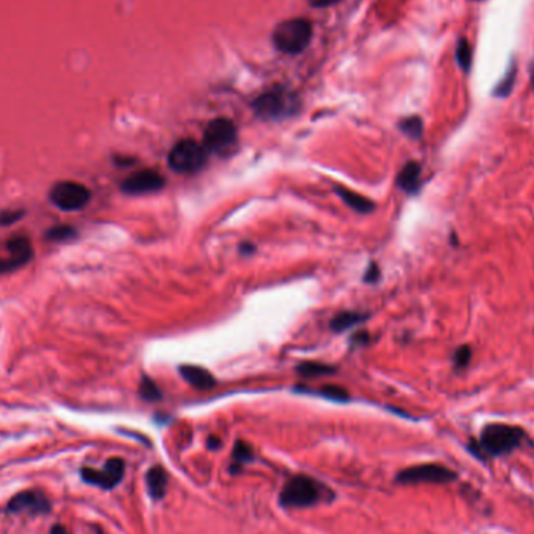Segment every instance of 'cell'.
Instances as JSON below:
<instances>
[{"label":"cell","instance_id":"obj_1","mask_svg":"<svg viewBox=\"0 0 534 534\" xmlns=\"http://www.w3.org/2000/svg\"><path fill=\"white\" fill-rule=\"evenodd\" d=\"M525 431L520 427L508 423H489L483 428L480 440L472 442L469 450L478 458H492L508 455L522 445Z\"/></svg>","mask_w":534,"mask_h":534},{"label":"cell","instance_id":"obj_2","mask_svg":"<svg viewBox=\"0 0 534 534\" xmlns=\"http://www.w3.org/2000/svg\"><path fill=\"white\" fill-rule=\"evenodd\" d=\"M335 499V492L327 484L308 475H294L280 492V505L287 509L310 508Z\"/></svg>","mask_w":534,"mask_h":534},{"label":"cell","instance_id":"obj_3","mask_svg":"<svg viewBox=\"0 0 534 534\" xmlns=\"http://www.w3.org/2000/svg\"><path fill=\"white\" fill-rule=\"evenodd\" d=\"M312 38V26L308 19L296 17V19L283 21L274 30L272 41L280 52L297 55L303 52Z\"/></svg>","mask_w":534,"mask_h":534},{"label":"cell","instance_id":"obj_4","mask_svg":"<svg viewBox=\"0 0 534 534\" xmlns=\"http://www.w3.org/2000/svg\"><path fill=\"white\" fill-rule=\"evenodd\" d=\"M299 108L296 96L285 89H272L261 94L253 102V109L262 121H280L290 118Z\"/></svg>","mask_w":534,"mask_h":534},{"label":"cell","instance_id":"obj_5","mask_svg":"<svg viewBox=\"0 0 534 534\" xmlns=\"http://www.w3.org/2000/svg\"><path fill=\"white\" fill-rule=\"evenodd\" d=\"M169 168L177 174H195L206 163V150L204 145L193 139H183L172 147L168 157Z\"/></svg>","mask_w":534,"mask_h":534},{"label":"cell","instance_id":"obj_6","mask_svg":"<svg viewBox=\"0 0 534 534\" xmlns=\"http://www.w3.org/2000/svg\"><path fill=\"white\" fill-rule=\"evenodd\" d=\"M238 143L236 125L230 119L217 118L211 121L204 133V147L206 152L229 155Z\"/></svg>","mask_w":534,"mask_h":534},{"label":"cell","instance_id":"obj_7","mask_svg":"<svg viewBox=\"0 0 534 534\" xmlns=\"http://www.w3.org/2000/svg\"><path fill=\"white\" fill-rule=\"evenodd\" d=\"M52 204L63 211H78L89 204L91 191L78 181H58L51 189Z\"/></svg>","mask_w":534,"mask_h":534},{"label":"cell","instance_id":"obj_8","mask_svg":"<svg viewBox=\"0 0 534 534\" xmlns=\"http://www.w3.org/2000/svg\"><path fill=\"white\" fill-rule=\"evenodd\" d=\"M458 474L440 464H419L398 472L397 483L400 484H447L456 481Z\"/></svg>","mask_w":534,"mask_h":534},{"label":"cell","instance_id":"obj_9","mask_svg":"<svg viewBox=\"0 0 534 534\" xmlns=\"http://www.w3.org/2000/svg\"><path fill=\"white\" fill-rule=\"evenodd\" d=\"M125 474V463L121 458H112L108 459L107 464L103 465V469H91L83 468L82 469V478L89 484L99 486L102 489H113L118 486L122 481Z\"/></svg>","mask_w":534,"mask_h":534},{"label":"cell","instance_id":"obj_10","mask_svg":"<svg viewBox=\"0 0 534 534\" xmlns=\"http://www.w3.org/2000/svg\"><path fill=\"white\" fill-rule=\"evenodd\" d=\"M164 186V177L157 170L144 169L125 178L121 189L130 195H143L157 193Z\"/></svg>","mask_w":534,"mask_h":534},{"label":"cell","instance_id":"obj_11","mask_svg":"<svg viewBox=\"0 0 534 534\" xmlns=\"http://www.w3.org/2000/svg\"><path fill=\"white\" fill-rule=\"evenodd\" d=\"M8 256L0 258V274L11 272L17 267L26 266V264L32 260L33 250L30 241L24 236H15L7 242Z\"/></svg>","mask_w":534,"mask_h":534},{"label":"cell","instance_id":"obj_12","mask_svg":"<svg viewBox=\"0 0 534 534\" xmlns=\"http://www.w3.org/2000/svg\"><path fill=\"white\" fill-rule=\"evenodd\" d=\"M10 513L46 514L51 511V503L41 490H26L15 495L8 503Z\"/></svg>","mask_w":534,"mask_h":534},{"label":"cell","instance_id":"obj_13","mask_svg":"<svg viewBox=\"0 0 534 534\" xmlns=\"http://www.w3.org/2000/svg\"><path fill=\"white\" fill-rule=\"evenodd\" d=\"M180 375L195 389L208 391L216 386V380H214V377L211 375V372H208L200 366H191V364L181 366Z\"/></svg>","mask_w":534,"mask_h":534},{"label":"cell","instance_id":"obj_14","mask_svg":"<svg viewBox=\"0 0 534 534\" xmlns=\"http://www.w3.org/2000/svg\"><path fill=\"white\" fill-rule=\"evenodd\" d=\"M422 168L419 163L409 161L402 168L400 174L397 175V185L408 194H416L420 188Z\"/></svg>","mask_w":534,"mask_h":534},{"label":"cell","instance_id":"obj_15","mask_svg":"<svg viewBox=\"0 0 534 534\" xmlns=\"http://www.w3.org/2000/svg\"><path fill=\"white\" fill-rule=\"evenodd\" d=\"M145 484L149 495L153 500H161L166 495V489H168V474L161 468V465H153L147 470L145 475Z\"/></svg>","mask_w":534,"mask_h":534},{"label":"cell","instance_id":"obj_16","mask_svg":"<svg viewBox=\"0 0 534 534\" xmlns=\"http://www.w3.org/2000/svg\"><path fill=\"white\" fill-rule=\"evenodd\" d=\"M336 193L356 213L366 214V213L373 211V208H375V205H373V202L371 199H367V197H364V195H361L358 193L350 191V189L337 186L336 188Z\"/></svg>","mask_w":534,"mask_h":534},{"label":"cell","instance_id":"obj_17","mask_svg":"<svg viewBox=\"0 0 534 534\" xmlns=\"http://www.w3.org/2000/svg\"><path fill=\"white\" fill-rule=\"evenodd\" d=\"M251 461H253V450H251V447L247 444V442L238 440L235 444V449H233L230 472L233 475H236L245 464H249Z\"/></svg>","mask_w":534,"mask_h":534},{"label":"cell","instance_id":"obj_18","mask_svg":"<svg viewBox=\"0 0 534 534\" xmlns=\"http://www.w3.org/2000/svg\"><path fill=\"white\" fill-rule=\"evenodd\" d=\"M366 314H363V312H355V311H344V312H339L333 321H331L330 327L333 331H336V333H339V331H346L348 328L355 327V325L361 323L363 321H366Z\"/></svg>","mask_w":534,"mask_h":534},{"label":"cell","instance_id":"obj_19","mask_svg":"<svg viewBox=\"0 0 534 534\" xmlns=\"http://www.w3.org/2000/svg\"><path fill=\"white\" fill-rule=\"evenodd\" d=\"M515 73H517V67H515V63L509 66V69L506 71L505 77H503L499 83H497L495 89H494V96L495 97H501L505 99L509 94L513 93L514 88V82H515Z\"/></svg>","mask_w":534,"mask_h":534},{"label":"cell","instance_id":"obj_20","mask_svg":"<svg viewBox=\"0 0 534 534\" xmlns=\"http://www.w3.org/2000/svg\"><path fill=\"white\" fill-rule=\"evenodd\" d=\"M336 371L333 367L328 364H322V363H305L299 366V373L306 378H314V377H322V375H330V373H335Z\"/></svg>","mask_w":534,"mask_h":534},{"label":"cell","instance_id":"obj_21","mask_svg":"<svg viewBox=\"0 0 534 534\" xmlns=\"http://www.w3.org/2000/svg\"><path fill=\"white\" fill-rule=\"evenodd\" d=\"M456 61L459 67L464 72H469L470 71V66H472V47L469 44V41L465 38H461L458 41V46H456Z\"/></svg>","mask_w":534,"mask_h":534},{"label":"cell","instance_id":"obj_22","mask_svg":"<svg viewBox=\"0 0 534 534\" xmlns=\"http://www.w3.org/2000/svg\"><path fill=\"white\" fill-rule=\"evenodd\" d=\"M400 130L409 138L419 139L423 133V122L419 116H411L400 122Z\"/></svg>","mask_w":534,"mask_h":534},{"label":"cell","instance_id":"obj_23","mask_svg":"<svg viewBox=\"0 0 534 534\" xmlns=\"http://www.w3.org/2000/svg\"><path fill=\"white\" fill-rule=\"evenodd\" d=\"M139 394H141V397L145 398V400H149V402H155V400H159V398H161V391H159L155 382H152V380L147 378V377H144L143 382H141Z\"/></svg>","mask_w":534,"mask_h":534},{"label":"cell","instance_id":"obj_24","mask_svg":"<svg viewBox=\"0 0 534 534\" xmlns=\"http://www.w3.org/2000/svg\"><path fill=\"white\" fill-rule=\"evenodd\" d=\"M319 394L323 395L325 398H330L333 402H347L348 400V392L341 388V386L327 384L322 389H319Z\"/></svg>","mask_w":534,"mask_h":534},{"label":"cell","instance_id":"obj_25","mask_svg":"<svg viewBox=\"0 0 534 534\" xmlns=\"http://www.w3.org/2000/svg\"><path fill=\"white\" fill-rule=\"evenodd\" d=\"M73 236H75V229H72V226H53V229L47 233V239H51V241H55V242H64V241H69V239H72Z\"/></svg>","mask_w":534,"mask_h":534},{"label":"cell","instance_id":"obj_26","mask_svg":"<svg viewBox=\"0 0 534 534\" xmlns=\"http://www.w3.org/2000/svg\"><path fill=\"white\" fill-rule=\"evenodd\" d=\"M472 359V350L469 346H461L459 347L455 355H453V364H455L456 369H464L468 367Z\"/></svg>","mask_w":534,"mask_h":534},{"label":"cell","instance_id":"obj_27","mask_svg":"<svg viewBox=\"0 0 534 534\" xmlns=\"http://www.w3.org/2000/svg\"><path fill=\"white\" fill-rule=\"evenodd\" d=\"M24 216V211L22 210H5V211H0V225H11L17 222V220H21V217Z\"/></svg>","mask_w":534,"mask_h":534},{"label":"cell","instance_id":"obj_28","mask_svg":"<svg viewBox=\"0 0 534 534\" xmlns=\"http://www.w3.org/2000/svg\"><path fill=\"white\" fill-rule=\"evenodd\" d=\"M364 278H366V281H369V283L371 281H377L380 278V271H378V267L375 266V264H372V266L369 267V271H367Z\"/></svg>","mask_w":534,"mask_h":534},{"label":"cell","instance_id":"obj_29","mask_svg":"<svg viewBox=\"0 0 534 534\" xmlns=\"http://www.w3.org/2000/svg\"><path fill=\"white\" fill-rule=\"evenodd\" d=\"M336 2H339V0H312V5L314 7H328V5H333Z\"/></svg>","mask_w":534,"mask_h":534},{"label":"cell","instance_id":"obj_30","mask_svg":"<svg viewBox=\"0 0 534 534\" xmlns=\"http://www.w3.org/2000/svg\"><path fill=\"white\" fill-rule=\"evenodd\" d=\"M208 447L213 450L217 449V447H220V440L216 438V436H211V438L208 439Z\"/></svg>","mask_w":534,"mask_h":534},{"label":"cell","instance_id":"obj_31","mask_svg":"<svg viewBox=\"0 0 534 534\" xmlns=\"http://www.w3.org/2000/svg\"><path fill=\"white\" fill-rule=\"evenodd\" d=\"M51 534H67V530L61 525H55L51 530Z\"/></svg>","mask_w":534,"mask_h":534},{"label":"cell","instance_id":"obj_32","mask_svg":"<svg viewBox=\"0 0 534 534\" xmlns=\"http://www.w3.org/2000/svg\"><path fill=\"white\" fill-rule=\"evenodd\" d=\"M530 75H531V83H533V88H534V63H533V66H531V72H530Z\"/></svg>","mask_w":534,"mask_h":534},{"label":"cell","instance_id":"obj_33","mask_svg":"<svg viewBox=\"0 0 534 534\" xmlns=\"http://www.w3.org/2000/svg\"><path fill=\"white\" fill-rule=\"evenodd\" d=\"M474 2H481V0H474Z\"/></svg>","mask_w":534,"mask_h":534}]
</instances>
